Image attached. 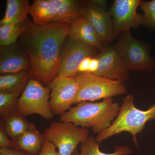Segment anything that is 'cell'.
Wrapping results in <instances>:
<instances>
[{"mask_svg": "<svg viewBox=\"0 0 155 155\" xmlns=\"http://www.w3.org/2000/svg\"><path fill=\"white\" fill-rule=\"evenodd\" d=\"M25 22L21 45L29 57V74L41 83L49 84L58 75L61 51L71 24L53 22L38 25Z\"/></svg>", "mask_w": 155, "mask_h": 155, "instance_id": "1", "label": "cell"}, {"mask_svg": "<svg viewBox=\"0 0 155 155\" xmlns=\"http://www.w3.org/2000/svg\"><path fill=\"white\" fill-rule=\"evenodd\" d=\"M120 108L113 98L100 102H82L61 115L60 119L61 122H71L78 127H91L94 133L99 134L111 126Z\"/></svg>", "mask_w": 155, "mask_h": 155, "instance_id": "2", "label": "cell"}, {"mask_svg": "<svg viewBox=\"0 0 155 155\" xmlns=\"http://www.w3.org/2000/svg\"><path fill=\"white\" fill-rule=\"evenodd\" d=\"M133 95L126 96L122 100L118 115L109 128L97 135L98 143L123 132H128L133 136L134 145L139 150L137 135L141 133L147 122L155 120V104L146 110L136 107Z\"/></svg>", "mask_w": 155, "mask_h": 155, "instance_id": "3", "label": "cell"}, {"mask_svg": "<svg viewBox=\"0 0 155 155\" xmlns=\"http://www.w3.org/2000/svg\"><path fill=\"white\" fill-rule=\"evenodd\" d=\"M78 90L74 104L110 98L127 93L124 82L100 77L90 72L78 73L75 77Z\"/></svg>", "mask_w": 155, "mask_h": 155, "instance_id": "4", "label": "cell"}, {"mask_svg": "<svg viewBox=\"0 0 155 155\" xmlns=\"http://www.w3.org/2000/svg\"><path fill=\"white\" fill-rule=\"evenodd\" d=\"M114 48L127 70L150 72L155 69V61L147 48L132 36L130 30L121 34Z\"/></svg>", "mask_w": 155, "mask_h": 155, "instance_id": "5", "label": "cell"}, {"mask_svg": "<svg viewBox=\"0 0 155 155\" xmlns=\"http://www.w3.org/2000/svg\"><path fill=\"white\" fill-rule=\"evenodd\" d=\"M51 91L48 86H44L38 81L30 78L17 101V111L25 116L37 114L45 119H52L53 114L49 104Z\"/></svg>", "mask_w": 155, "mask_h": 155, "instance_id": "6", "label": "cell"}, {"mask_svg": "<svg viewBox=\"0 0 155 155\" xmlns=\"http://www.w3.org/2000/svg\"><path fill=\"white\" fill-rule=\"evenodd\" d=\"M44 134L58 149L60 155H72L78 144L88 138L89 130L71 122L54 121Z\"/></svg>", "mask_w": 155, "mask_h": 155, "instance_id": "7", "label": "cell"}, {"mask_svg": "<svg viewBox=\"0 0 155 155\" xmlns=\"http://www.w3.org/2000/svg\"><path fill=\"white\" fill-rule=\"evenodd\" d=\"M97 50L80 41L69 38L63 45L61 64L55 78L75 77L78 74V69L84 59L95 57Z\"/></svg>", "mask_w": 155, "mask_h": 155, "instance_id": "8", "label": "cell"}, {"mask_svg": "<svg viewBox=\"0 0 155 155\" xmlns=\"http://www.w3.org/2000/svg\"><path fill=\"white\" fill-rule=\"evenodd\" d=\"M140 0H116L110 13L114 25V38L130 28L143 24V15L137 12Z\"/></svg>", "mask_w": 155, "mask_h": 155, "instance_id": "9", "label": "cell"}, {"mask_svg": "<svg viewBox=\"0 0 155 155\" xmlns=\"http://www.w3.org/2000/svg\"><path fill=\"white\" fill-rule=\"evenodd\" d=\"M51 90L49 104L53 113L63 115L74 104L78 84L73 77L55 78L49 84Z\"/></svg>", "mask_w": 155, "mask_h": 155, "instance_id": "10", "label": "cell"}, {"mask_svg": "<svg viewBox=\"0 0 155 155\" xmlns=\"http://www.w3.org/2000/svg\"><path fill=\"white\" fill-rule=\"evenodd\" d=\"M96 56L99 66L93 73L100 77L124 81L129 79L128 71L114 47H106Z\"/></svg>", "mask_w": 155, "mask_h": 155, "instance_id": "11", "label": "cell"}, {"mask_svg": "<svg viewBox=\"0 0 155 155\" xmlns=\"http://www.w3.org/2000/svg\"><path fill=\"white\" fill-rule=\"evenodd\" d=\"M81 14L88 20L104 45L115 40L114 25L110 12L91 2L82 6Z\"/></svg>", "mask_w": 155, "mask_h": 155, "instance_id": "12", "label": "cell"}, {"mask_svg": "<svg viewBox=\"0 0 155 155\" xmlns=\"http://www.w3.org/2000/svg\"><path fill=\"white\" fill-rule=\"evenodd\" d=\"M69 38L78 40L101 51L105 45L86 17L81 15L71 24Z\"/></svg>", "mask_w": 155, "mask_h": 155, "instance_id": "13", "label": "cell"}, {"mask_svg": "<svg viewBox=\"0 0 155 155\" xmlns=\"http://www.w3.org/2000/svg\"><path fill=\"white\" fill-rule=\"evenodd\" d=\"M30 61L26 55L19 51H1L0 72L1 74L16 73L25 71L30 67Z\"/></svg>", "mask_w": 155, "mask_h": 155, "instance_id": "14", "label": "cell"}, {"mask_svg": "<svg viewBox=\"0 0 155 155\" xmlns=\"http://www.w3.org/2000/svg\"><path fill=\"white\" fill-rule=\"evenodd\" d=\"M44 138V134H41L35 125L31 123L28 129L14 142L17 150L29 154L38 155L41 151Z\"/></svg>", "mask_w": 155, "mask_h": 155, "instance_id": "15", "label": "cell"}, {"mask_svg": "<svg viewBox=\"0 0 155 155\" xmlns=\"http://www.w3.org/2000/svg\"><path fill=\"white\" fill-rule=\"evenodd\" d=\"M29 14L33 19L34 24L44 25L54 22L57 12L50 0H35L30 6Z\"/></svg>", "mask_w": 155, "mask_h": 155, "instance_id": "16", "label": "cell"}, {"mask_svg": "<svg viewBox=\"0 0 155 155\" xmlns=\"http://www.w3.org/2000/svg\"><path fill=\"white\" fill-rule=\"evenodd\" d=\"M55 7L57 15L54 22L72 24L82 15L81 5L74 0H50Z\"/></svg>", "mask_w": 155, "mask_h": 155, "instance_id": "17", "label": "cell"}, {"mask_svg": "<svg viewBox=\"0 0 155 155\" xmlns=\"http://www.w3.org/2000/svg\"><path fill=\"white\" fill-rule=\"evenodd\" d=\"M30 5L28 0H7V8L1 25L10 23H24L29 14Z\"/></svg>", "mask_w": 155, "mask_h": 155, "instance_id": "18", "label": "cell"}, {"mask_svg": "<svg viewBox=\"0 0 155 155\" xmlns=\"http://www.w3.org/2000/svg\"><path fill=\"white\" fill-rule=\"evenodd\" d=\"M4 128L6 133L13 141H15L28 129L31 123L25 116L18 111H13L5 116Z\"/></svg>", "mask_w": 155, "mask_h": 155, "instance_id": "19", "label": "cell"}, {"mask_svg": "<svg viewBox=\"0 0 155 155\" xmlns=\"http://www.w3.org/2000/svg\"><path fill=\"white\" fill-rule=\"evenodd\" d=\"M28 77V74L25 71L1 75L0 92L4 93H20L24 88Z\"/></svg>", "mask_w": 155, "mask_h": 155, "instance_id": "20", "label": "cell"}, {"mask_svg": "<svg viewBox=\"0 0 155 155\" xmlns=\"http://www.w3.org/2000/svg\"><path fill=\"white\" fill-rule=\"evenodd\" d=\"M132 153V150L126 146H116L114 152L110 153L103 152L100 149L99 143L91 136L81 143L80 151L76 150L72 155H128Z\"/></svg>", "mask_w": 155, "mask_h": 155, "instance_id": "21", "label": "cell"}, {"mask_svg": "<svg viewBox=\"0 0 155 155\" xmlns=\"http://www.w3.org/2000/svg\"><path fill=\"white\" fill-rule=\"evenodd\" d=\"M25 29L24 23H10L0 26V44L8 47L16 43Z\"/></svg>", "mask_w": 155, "mask_h": 155, "instance_id": "22", "label": "cell"}, {"mask_svg": "<svg viewBox=\"0 0 155 155\" xmlns=\"http://www.w3.org/2000/svg\"><path fill=\"white\" fill-rule=\"evenodd\" d=\"M19 93H4L0 92V113L2 115H7L14 111L16 106Z\"/></svg>", "mask_w": 155, "mask_h": 155, "instance_id": "23", "label": "cell"}, {"mask_svg": "<svg viewBox=\"0 0 155 155\" xmlns=\"http://www.w3.org/2000/svg\"><path fill=\"white\" fill-rule=\"evenodd\" d=\"M140 6L144 12L143 24L155 29V0L150 2L141 1Z\"/></svg>", "mask_w": 155, "mask_h": 155, "instance_id": "24", "label": "cell"}, {"mask_svg": "<svg viewBox=\"0 0 155 155\" xmlns=\"http://www.w3.org/2000/svg\"><path fill=\"white\" fill-rule=\"evenodd\" d=\"M56 149L54 145L45 136L41 151L38 155H61Z\"/></svg>", "mask_w": 155, "mask_h": 155, "instance_id": "25", "label": "cell"}, {"mask_svg": "<svg viewBox=\"0 0 155 155\" xmlns=\"http://www.w3.org/2000/svg\"><path fill=\"white\" fill-rule=\"evenodd\" d=\"M3 127L0 129V148H10L17 150V147L13 140H10Z\"/></svg>", "mask_w": 155, "mask_h": 155, "instance_id": "26", "label": "cell"}, {"mask_svg": "<svg viewBox=\"0 0 155 155\" xmlns=\"http://www.w3.org/2000/svg\"><path fill=\"white\" fill-rule=\"evenodd\" d=\"M0 155H33L29 154L18 150L5 148H0Z\"/></svg>", "mask_w": 155, "mask_h": 155, "instance_id": "27", "label": "cell"}, {"mask_svg": "<svg viewBox=\"0 0 155 155\" xmlns=\"http://www.w3.org/2000/svg\"><path fill=\"white\" fill-rule=\"evenodd\" d=\"M91 58L90 57H87L84 59L78 67V73L88 72L90 63Z\"/></svg>", "mask_w": 155, "mask_h": 155, "instance_id": "28", "label": "cell"}, {"mask_svg": "<svg viewBox=\"0 0 155 155\" xmlns=\"http://www.w3.org/2000/svg\"><path fill=\"white\" fill-rule=\"evenodd\" d=\"M99 66V61L96 57L92 58L90 63L88 72L94 73L98 70Z\"/></svg>", "mask_w": 155, "mask_h": 155, "instance_id": "29", "label": "cell"}, {"mask_svg": "<svg viewBox=\"0 0 155 155\" xmlns=\"http://www.w3.org/2000/svg\"><path fill=\"white\" fill-rule=\"evenodd\" d=\"M91 2L104 9H105L107 6L106 2L105 1H92Z\"/></svg>", "mask_w": 155, "mask_h": 155, "instance_id": "30", "label": "cell"}]
</instances>
